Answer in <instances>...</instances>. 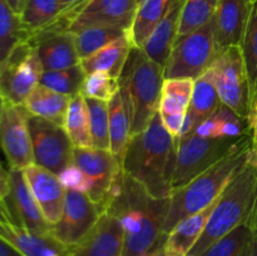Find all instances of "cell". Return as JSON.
<instances>
[{"mask_svg":"<svg viewBox=\"0 0 257 256\" xmlns=\"http://www.w3.org/2000/svg\"><path fill=\"white\" fill-rule=\"evenodd\" d=\"M63 127L74 148H93L89 110L80 93L70 99Z\"/></svg>","mask_w":257,"mask_h":256,"instance_id":"31","label":"cell"},{"mask_svg":"<svg viewBox=\"0 0 257 256\" xmlns=\"http://www.w3.org/2000/svg\"><path fill=\"white\" fill-rule=\"evenodd\" d=\"M248 143H251V132L237 138L203 137L197 133L181 136L176 148L172 190L187 185L198 175Z\"/></svg>","mask_w":257,"mask_h":256,"instance_id":"6","label":"cell"},{"mask_svg":"<svg viewBox=\"0 0 257 256\" xmlns=\"http://www.w3.org/2000/svg\"><path fill=\"white\" fill-rule=\"evenodd\" d=\"M137 0H89L73 18L69 32L89 27H118L130 30L137 12Z\"/></svg>","mask_w":257,"mask_h":256,"instance_id":"16","label":"cell"},{"mask_svg":"<svg viewBox=\"0 0 257 256\" xmlns=\"http://www.w3.org/2000/svg\"><path fill=\"white\" fill-rule=\"evenodd\" d=\"M128 35V30L118 27H89L74 33L79 59H85L100 48Z\"/></svg>","mask_w":257,"mask_h":256,"instance_id":"33","label":"cell"},{"mask_svg":"<svg viewBox=\"0 0 257 256\" xmlns=\"http://www.w3.org/2000/svg\"><path fill=\"white\" fill-rule=\"evenodd\" d=\"M220 0H185L177 38L207 24L217 10Z\"/></svg>","mask_w":257,"mask_h":256,"instance_id":"36","label":"cell"},{"mask_svg":"<svg viewBox=\"0 0 257 256\" xmlns=\"http://www.w3.org/2000/svg\"><path fill=\"white\" fill-rule=\"evenodd\" d=\"M28 124L35 165L57 176L72 165L74 146L63 125L32 114L28 118Z\"/></svg>","mask_w":257,"mask_h":256,"instance_id":"11","label":"cell"},{"mask_svg":"<svg viewBox=\"0 0 257 256\" xmlns=\"http://www.w3.org/2000/svg\"><path fill=\"white\" fill-rule=\"evenodd\" d=\"M4 98L2 97V94H0V118H2V114H3V109H4Z\"/></svg>","mask_w":257,"mask_h":256,"instance_id":"47","label":"cell"},{"mask_svg":"<svg viewBox=\"0 0 257 256\" xmlns=\"http://www.w3.org/2000/svg\"><path fill=\"white\" fill-rule=\"evenodd\" d=\"M146 256H148V255H146Z\"/></svg>","mask_w":257,"mask_h":256,"instance_id":"51","label":"cell"},{"mask_svg":"<svg viewBox=\"0 0 257 256\" xmlns=\"http://www.w3.org/2000/svg\"><path fill=\"white\" fill-rule=\"evenodd\" d=\"M250 131H251V143H252V151L257 156V100L253 104L252 110H251L250 119Z\"/></svg>","mask_w":257,"mask_h":256,"instance_id":"42","label":"cell"},{"mask_svg":"<svg viewBox=\"0 0 257 256\" xmlns=\"http://www.w3.org/2000/svg\"><path fill=\"white\" fill-rule=\"evenodd\" d=\"M29 38L19 15L15 14L5 0H0V65L19 43Z\"/></svg>","mask_w":257,"mask_h":256,"instance_id":"34","label":"cell"},{"mask_svg":"<svg viewBox=\"0 0 257 256\" xmlns=\"http://www.w3.org/2000/svg\"><path fill=\"white\" fill-rule=\"evenodd\" d=\"M220 197V196H218ZM218 197L207 207L192 213L177 223L166 237L163 250L167 256H188L193 246L202 236L213 212Z\"/></svg>","mask_w":257,"mask_h":256,"instance_id":"22","label":"cell"},{"mask_svg":"<svg viewBox=\"0 0 257 256\" xmlns=\"http://www.w3.org/2000/svg\"><path fill=\"white\" fill-rule=\"evenodd\" d=\"M252 2H255V0H252Z\"/></svg>","mask_w":257,"mask_h":256,"instance_id":"49","label":"cell"},{"mask_svg":"<svg viewBox=\"0 0 257 256\" xmlns=\"http://www.w3.org/2000/svg\"><path fill=\"white\" fill-rule=\"evenodd\" d=\"M148 256H167L166 255L165 250H163V245L160 246V247H157L156 250H153L152 252L148 253Z\"/></svg>","mask_w":257,"mask_h":256,"instance_id":"46","label":"cell"},{"mask_svg":"<svg viewBox=\"0 0 257 256\" xmlns=\"http://www.w3.org/2000/svg\"><path fill=\"white\" fill-rule=\"evenodd\" d=\"M252 153V143L240 148L193 178L187 185L172 190L165 223V235L180 221L207 207L221 195L233 176L246 165Z\"/></svg>","mask_w":257,"mask_h":256,"instance_id":"5","label":"cell"},{"mask_svg":"<svg viewBox=\"0 0 257 256\" xmlns=\"http://www.w3.org/2000/svg\"><path fill=\"white\" fill-rule=\"evenodd\" d=\"M183 2L185 0H172L168 12L142 47L143 52L163 68L177 39Z\"/></svg>","mask_w":257,"mask_h":256,"instance_id":"24","label":"cell"},{"mask_svg":"<svg viewBox=\"0 0 257 256\" xmlns=\"http://www.w3.org/2000/svg\"><path fill=\"white\" fill-rule=\"evenodd\" d=\"M119 79L107 72H94L87 74L80 94L85 98L109 102L119 92Z\"/></svg>","mask_w":257,"mask_h":256,"instance_id":"39","label":"cell"},{"mask_svg":"<svg viewBox=\"0 0 257 256\" xmlns=\"http://www.w3.org/2000/svg\"><path fill=\"white\" fill-rule=\"evenodd\" d=\"M73 163L80 171L85 183V195L107 210L124 176L110 151L97 148H74Z\"/></svg>","mask_w":257,"mask_h":256,"instance_id":"8","label":"cell"},{"mask_svg":"<svg viewBox=\"0 0 257 256\" xmlns=\"http://www.w3.org/2000/svg\"><path fill=\"white\" fill-rule=\"evenodd\" d=\"M132 47L128 35H124L100 48L85 59L80 60V65L84 69L85 74L94 72H107L113 77L119 78Z\"/></svg>","mask_w":257,"mask_h":256,"instance_id":"25","label":"cell"},{"mask_svg":"<svg viewBox=\"0 0 257 256\" xmlns=\"http://www.w3.org/2000/svg\"><path fill=\"white\" fill-rule=\"evenodd\" d=\"M68 28L69 22L62 18L57 24L28 38L34 45L44 70L64 69L80 63L74 33L69 32Z\"/></svg>","mask_w":257,"mask_h":256,"instance_id":"14","label":"cell"},{"mask_svg":"<svg viewBox=\"0 0 257 256\" xmlns=\"http://www.w3.org/2000/svg\"><path fill=\"white\" fill-rule=\"evenodd\" d=\"M34 45L29 39L19 43L0 65V94L5 102L23 105L43 74Z\"/></svg>","mask_w":257,"mask_h":256,"instance_id":"10","label":"cell"},{"mask_svg":"<svg viewBox=\"0 0 257 256\" xmlns=\"http://www.w3.org/2000/svg\"><path fill=\"white\" fill-rule=\"evenodd\" d=\"M220 53L215 37V18H212L203 27L176 39L165 65V79H198L211 69Z\"/></svg>","mask_w":257,"mask_h":256,"instance_id":"7","label":"cell"},{"mask_svg":"<svg viewBox=\"0 0 257 256\" xmlns=\"http://www.w3.org/2000/svg\"><path fill=\"white\" fill-rule=\"evenodd\" d=\"M250 123L247 119L233 112L231 108L221 103L208 119L198 125L193 133L203 137H230L237 138L250 133Z\"/></svg>","mask_w":257,"mask_h":256,"instance_id":"28","label":"cell"},{"mask_svg":"<svg viewBox=\"0 0 257 256\" xmlns=\"http://www.w3.org/2000/svg\"><path fill=\"white\" fill-rule=\"evenodd\" d=\"M221 104L220 95L215 85L212 67L202 77L195 80L192 97L186 113L182 135L193 133L206 119L211 117Z\"/></svg>","mask_w":257,"mask_h":256,"instance_id":"23","label":"cell"},{"mask_svg":"<svg viewBox=\"0 0 257 256\" xmlns=\"http://www.w3.org/2000/svg\"><path fill=\"white\" fill-rule=\"evenodd\" d=\"M108 110H109V151L123 167V160L131 140V120L120 90L108 102Z\"/></svg>","mask_w":257,"mask_h":256,"instance_id":"29","label":"cell"},{"mask_svg":"<svg viewBox=\"0 0 257 256\" xmlns=\"http://www.w3.org/2000/svg\"><path fill=\"white\" fill-rule=\"evenodd\" d=\"M212 72L221 103L243 119H250L252 109L251 85L241 48L223 49L212 65Z\"/></svg>","mask_w":257,"mask_h":256,"instance_id":"9","label":"cell"},{"mask_svg":"<svg viewBox=\"0 0 257 256\" xmlns=\"http://www.w3.org/2000/svg\"><path fill=\"white\" fill-rule=\"evenodd\" d=\"M257 206V156L252 151L246 165L221 192L202 236L188 256H201L211 245L246 222Z\"/></svg>","mask_w":257,"mask_h":256,"instance_id":"3","label":"cell"},{"mask_svg":"<svg viewBox=\"0 0 257 256\" xmlns=\"http://www.w3.org/2000/svg\"><path fill=\"white\" fill-rule=\"evenodd\" d=\"M85 98V97H84ZM90 119V133H92L93 148L109 151V110L108 102L85 98Z\"/></svg>","mask_w":257,"mask_h":256,"instance_id":"38","label":"cell"},{"mask_svg":"<svg viewBox=\"0 0 257 256\" xmlns=\"http://www.w3.org/2000/svg\"><path fill=\"white\" fill-rule=\"evenodd\" d=\"M0 256H24L20 251H18L17 248L13 245H10L8 241H5L4 238L0 237Z\"/></svg>","mask_w":257,"mask_h":256,"instance_id":"43","label":"cell"},{"mask_svg":"<svg viewBox=\"0 0 257 256\" xmlns=\"http://www.w3.org/2000/svg\"><path fill=\"white\" fill-rule=\"evenodd\" d=\"M23 171L43 215L53 226L62 216L67 188L55 173L35 163Z\"/></svg>","mask_w":257,"mask_h":256,"instance_id":"20","label":"cell"},{"mask_svg":"<svg viewBox=\"0 0 257 256\" xmlns=\"http://www.w3.org/2000/svg\"><path fill=\"white\" fill-rule=\"evenodd\" d=\"M170 197L156 198L124 173L107 210L124 228L123 256H146L165 243Z\"/></svg>","mask_w":257,"mask_h":256,"instance_id":"1","label":"cell"},{"mask_svg":"<svg viewBox=\"0 0 257 256\" xmlns=\"http://www.w3.org/2000/svg\"><path fill=\"white\" fill-rule=\"evenodd\" d=\"M256 213H257V210H256Z\"/></svg>","mask_w":257,"mask_h":256,"instance_id":"50","label":"cell"},{"mask_svg":"<svg viewBox=\"0 0 257 256\" xmlns=\"http://www.w3.org/2000/svg\"><path fill=\"white\" fill-rule=\"evenodd\" d=\"M10 192L4 198L8 216L17 225L40 236L52 235V225L47 221L35 200L23 170H9Z\"/></svg>","mask_w":257,"mask_h":256,"instance_id":"15","label":"cell"},{"mask_svg":"<svg viewBox=\"0 0 257 256\" xmlns=\"http://www.w3.org/2000/svg\"><path fill=\"white\" fill-rule=\"evenodd\" d=\"M243 256H257V228L253 233L252 238H251L250 243H248L247 248H246Z\"/></svg>","mask_w":257,"mask_h":256,"instance_id":"45","label":"cell"},{"mask_svg":"<svg viewBox=\"0 0 257 256\" xmlns=\"http://www.w3.org/2000/svg\"><path fill=\"white\" fill-rule=\"evenodd\" d=\"M8 5H9L10 9L15 13L17 15H22L23 10H24L25 5H27L28 0H5Z\"/></svg>","mask_w":257,"mask_h":256,"instance_id":"44","label":"cell"},{"mask_svg":"<svg viewBox=\"0 0 257 256\" xmlns=\"http://www.w3.org/2000/svg\"><path fill=\"white\" fill-rule=\"evenodd\" d=\"M251 85L252 107L257 100V0L252 4L250 19L240 45ZM252 110V109H251Z\"/></svg>","mask_w":257,"mask_h":256,"instance_id":"37","label":"cell"},{"mask_svg":"<svg viewBox=\"0 0 257 256\" xmlns=\"http://www.w3.org/2000/svg\"><path fill=\"white\" fill-rule=\"evenodd\" d=\"M0 237L14 246L24 256H68L69 247L62 245L52 235L40 236L10 220L4 201L0 200Z\"/></svg>","mask_w":257,"mask_h":256,"instance_id":"19","label":"cell"},{"mask_svg":"<svg viewBox=\"0 0 257 256\" xmlns=\"http://www.w3.org/2000/svg\"><path fill=\"white\" fill-rule=\"evenodd\" d=\"M105 212L84 192L67 190L59 221L52 226V236L62 245L73 247L85 237Z\"/></svg>","mask_w":257,"mask_h":256,"instance_id":"13","label":"cell"},{"mask_svg":"<svg viewBox=\"0 0 257 256\" xmlns=\"http://www.w3.org/2000/svg\"><path fill=\"white\" fill-rule=\"evenodd\" d=\"M124 228L122 222L105 211L85 237L70 247L68 256H123Z\"/></svg>","mask_w":257,"mask_h":256,"instance_id":"17","label":"cell"},{"mask_svg":"<svg viewBox=\"0 0 257 256\" xmlns=\"http://www.w3.org/2000/svg\"><path fill=\"white\" fill-rule=\"evenodd\" d=\"M62 3V5L65 9V14H67V18L69 19V22L72 23L73 18L77 15V13L87 4L89 0H59ZM69 29V28H68Z\"/></svg>","mask_w":257,"mask_h":256,"instance_id":"40","label":"cell"},{"mask_svg":"<svg viewBox=\"0 0 257 256\" xmlns=\"http://www.w3.org/2000/svg\"><path fill=\"white\" fill-rule=\"evenodd\" d=\"M137 2H138V4H140V3H141V2H142V0H137Z\"/></svg>","mask_w":257,"mask_h":256,"instance_id":"48","label":"cell"},{"mask_svg":"<svg viewBox=\"0 0 257 256\" xmlns=\"http://www.w3.org/2000/svg\"><path fill=\"white\" fill-rule=\"evenodd\" d=\"M176 141L163 125L158 112L143 132L131 137L123 171L153 197H170L176 162Z\"/></svg>","mask_w":257,"mask_h":256,"instance_id":"2","label":"cell"},{"mask_svg":"<svg viewBox=\"0 0 257 256\" xmlns=\"http://www.w3.org/2000/svg\"><path fill=\"white\" fill-rule=\"evenodd\" d=\"M10 192V177L9 170H5L4 166L0 162V200L7 198Z\"/></svg>","mask_w":257,"mask_h":256,"instance_id":"41","label":"cell"},{"mask_svg":"<svg viewBox=\"0 0 257 256\" xmlns=\"http://www.w3.org/2000/svg\"><path fill=\"white\" fill-rule=\"evenodd\" d=\"M256 210L246 222L216 241L201 256H243L257 228Z\"/></svg>","mask_w":257,"mask_h":256,"instance_id":"32","label":"cell"},{"mask_svg":"<svg viewBox=\"0 0 257 256\" xmlns=\"http://www.w3.org/2000/svg\"><path fill=\"white\" fill-rule=\"evenodd\" d=\"M28 118L29 113L24 105L4 103L0 118V148L9 170H25L34 165Z\"/></svg>","mask_w":257,"mask_h":256,"instance_id":"12","label":"cell"},{"mask_svg":"<svg viewBox=\"0 0 257 256\" xmlns=\"http://www.w3.org/2000/svg\"><path fill=\"white\" fill-rule=\"evenodd\" d=\"M85 77L87 74L79 63V64L64 68V69L43 70L39 84L55 90L60 94L74 97L79 94L82 90Z\"/></svg>","mask_w":257,"mask_h":256,"instance_id":"35","label":"cell"},{"mask_svg":"<svg viewBox=\"0 0 257 256\" xmlns=\"http://www.w3.org/2000/svg\"><path fill=\"white\" fill-rule=\"evenodd\" d=\"M193 85L195 80L188 78H172L163 82L158 114L167 132L175 138L176 145L182 135Z\"/></svg>","mask_w":257,"mask_h":256,"instance_id":"18","label":"cell"},{"mask_svg":"<svg viewBox=\"0 0 257 256\" xmlns=\"http://www.w3.org/2000/svg\"><path fill=\"white\" fill-rule=\"evenodd\" d=\"M172 0H142L138 4L135 19L128 30V38L133 47L142 48L166 13Z\"/></svg>","mask_w":257,"mask_h":256,"instance_id":"27","label":"cell"},{"mask_svg":"<svg viewBox=\"0 0 257 256\" xmlns=\"http://www.w3.org/2000/svg\"><path fill=\"white\" fill-rule=\"evenodd\" d=\"M165 68L142 48L132 47L119 75V90L131 120V137L143 132L158 112Z\"/></svg>","mask_w":257,"mask_h":256,"instance_id":"4","label":"cell"},{"mask_svg":"<svg viewBox=\"0 0 257 256\" xmlns=\"http://www.w3.org/2000/svg\"><path fill=\"white\" fill-rule=\"evenodd\" d=\"M62 18H67V14L59 0H28L20 15V20L29 33V37L57 24Z\"/></svg>","mask_w":257,"mask_h":256,"instance_id":"30","label":"cell"},{"mask_svg":"<svg viewBox=\"0 0 257 256\" xmlns=\"http://www.w3.org/2000/svg\"><path fill=\"white\" fill-rule=\"evenodd\" d=\"M252 0H220L215 13V37L220 52L240 47L252 10Z\"/></svg>","mask_w":257,"mask_h":256,"instance_id":"21","label":"cell"},{"mask_svg":"<svg viewBox=\"0 0 257 256\" xmlns=\"http://www.w3.org/2000/svg\"><path fill=\"white\" fill-rule=\"evenodd\" d=\"M70 99L72 97L60 94L44 85L38 84L23 105L29 114L63 125Z\"/></svg>","mask_w":257,"mask_h":256,"instance_id":"26","label":"cell"}]
</instances>
